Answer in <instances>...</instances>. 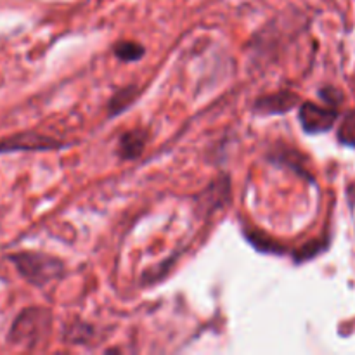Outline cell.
<instances>
[{"mask_svg":"<svg viewBox=\"0 0 355 355\" xmlns=\"http://www.w3.org/2000/svg\"><path fill=\"white\" fill-rule=\"evenodd\" d=\"M61 144L55 142L54 139L44 137V135H35V134H21L12 139L0 142V153L7 151H30V149H59Z\"/></svg>","mask_w":355,"mask_h":355,"instance_id":"cell-4","label":"cell"},{"mask_svg":"<svg viewBox=\"0 0 355 355\" xmlns=\"http://www.w3.org/2000/svg\"><path fill=\"white\" fill-rule=\"evenodd\" d=\"M135 92H137V90H135V87H127V89L120 90V92H118L116 96H114L113 99H111V103H110L111 114L121 113V111H123L125 107H127L128 104L132 103V99H134Z\"/></svg>","mask_w":355,"mask_h":355,"instance_id":"cell-9","label":"cell"},{"mask_svg":"<svg viewBox=\"0 0 355 355\" xmlns=\"http://www.w3.org/2000/svg\"><path fill=\"white\" fill-rule=\"evenodd\" d=\"M298 101L300 99L293 92H279L257 101L255 110L260 111L262 114H281L284 111L291 110Z\"/></svg>","mask_w":355,"mask_h":355,"instance_id":"cell-5","label":"cell"},{"mask_svg":"<svg viewBox=\"0 0 355 355\" xmlns=\"http://www.w3.org/2000/svg\"><path fill=\"white\" fill-rule=\"evenodd\" d=\"M10 262L16 266L21 276H24L37 286H42L62 274V263L54 257L42 255V253H17V255L10 257Z\"/></svg>","mask_w":355,"mask_h":355,"instance_id":"cell-1","label":"cell"},{"mask_svg":"<svg viewBox=\"0 0 355 355\" xmlns=\"http://www.w3.org/2000/svg\"><path fill=\"white\" fill-rule=\"evenodd\" d=\"M319 94H321L322 99L328 103V106H331V107L338 106V104L342 103V99H343V96L340 94V90L333 89V87H326V89H322Z\"/></svg>","mask_w":355,"mask_h":355,"instance_id":"cell-11","label":"cell"},{"mask_svg":"<svg viewBox=\"0 0 355 355\" xmlns=\"http://www.w3.org/2000/svg\"><path fill=\"white\" fill-rule=\"evenodd\" d=\"M114 54L120 58L121 61H139L144 55V47L135 42H121L114 47Z\"/></svg>","mask_w":355,"mask_h":355,"instance_id":"cell-7","label":"cell"},{"mask_svg":"<svg viewBox=\"0 0 355 355\" xmlns=\"http://www.w3.org/2000/svg\"><path fill=\"white\" fill-rule=\"evenodd\" d=\"M338 113L335 107H322L314 103H304L300 106L302 127L307 134H322L333 128Z\"/></svg>","mask_w":355,"mask_h":355,"instance_id":"cell-3","label":"cell"},{"mask_svg":"<svg viewBox=\"0 0 355 355\" xmlns=\"http://www.w3.org/2000/svg\"><path fill=\"white\" fill-rule=\"evenodd\" d=\"M146 146V134L144 132H127L120 141V153L121 158L132 159L137 158Z\"/></svg>","mask_w":355,"mask_h":355,"instance_id":"cell-6","label":"cell"},{"mask_svg":"<svg viewBox=\"0 0 355 355\" xmlns=\"http://www.w3.org/2000/svg\"><path fill=\"white\" fill-rule=\"evenodd\" d=\"M49 326H51V318L47 312L40 309H30L16 319L10 328L9 340L16 345L33 347L47 333Z\"/></svg>","mask_w":355,"mask_h":355,"instance_id":"cell-2","label":"cell"},{"mask_svg":"<svg viewBox=\"0 0 355 355\" xmlns=\"http://www.w3.org/2000/svg\"><path fill=\"white\" fill-rule=\"evenodd\" d=\"M324 248H326V245L322 241L309 243V245H305L300 252L295 253V259H297V262H304V260H309V259H312V257L318 255V253H321Z\"/></svg>","mask_w":355,"mask_h":355,"instance_id":"cell-10","label":"cell"},{"mask_svg":"<svg viewBox=\"0 0 355 355\" xmlns=\"http://www.w3.org/2000/svg\"><path fill=\"white\" fill-rule=\"evenodd\" d=\"M338 141L342 144L355 148V110L345 114L338 128Z\"/></svg>","mask_w":355,"mask_h":355,"instance_id":"cell-8","label":"cell"}]
</instances>
